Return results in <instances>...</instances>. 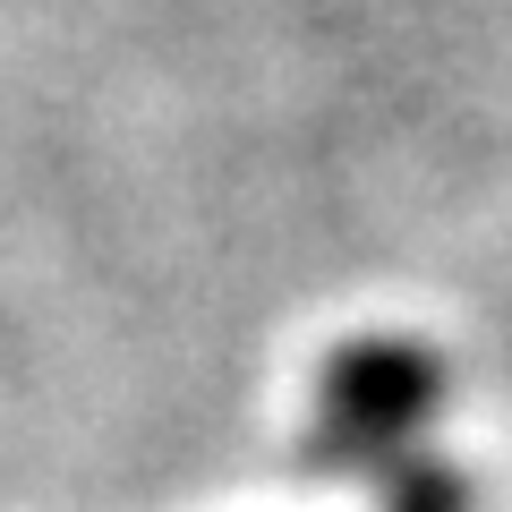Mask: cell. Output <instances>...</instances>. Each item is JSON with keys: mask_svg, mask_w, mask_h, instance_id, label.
Here are the masks:
<instances>
[{"mask_svg": "<svg viewBox=\"0 0 512 512\" xmlns=\"http://www.w3.org/2000/svg\"><path fill=\"white\" fill-rule=\"evenodd\" d=\"M444 393H453V367L436 350H419L410 333H359L316 376V427L299 436V461L384 478L393 461H410V436L436 419Z\"/></svg>", "mask_w": 512, "mask_h": 512, "instance_id": "6da1fadb", "label": "cell"}, {"mask_svg": "<svg viewBox=\"0 0 512 512\" xmlns=\"http://www.w3.org/2000/svg\"><path fill=\"white\" fill-rule=\"evenodd\" d=\"M384 512H470V487H461L453 461H393L384 470Z\"/></svg>", "mask_w": 512, "mask_h": 512, "instance_id": "7a4b0ae2", "label": "cell"}]
</instances>
